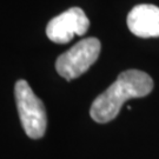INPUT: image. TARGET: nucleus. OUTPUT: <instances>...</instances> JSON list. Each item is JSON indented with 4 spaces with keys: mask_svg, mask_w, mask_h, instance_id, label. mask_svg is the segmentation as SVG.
Masks as SVG:
<instances>
[{
    "mask_svg": "<svg viewBox=\"0 0 159 159\" xmlns=\"http://www.w3.org/2000/svg\"><path fill=\"white\" fill-rule=\"evenodd\" d=\"M152 89L153 80L148 73L139 70L124 71L106 91L94 99L90 116L97 123H108L118 116L126 100L148 96Z\"/></svg>",
    "mask_w": 159,
    "mask_h": 159,
    "instance_id": "nucleus-1",
    "label": "nucleus"
},
{
    "mask_svg": "<svg viewBox=\"0 0 159 159\" xmlns=\"http://www.w3.org/2000/svg\"><path fill=\"white\" fill-rule=\"evenodd\" d=\"M19 118L26 134L32 139H40L47 126L45 106L34 94L26 80H18L14 87Z\"/></svg>",
    "mask_w": 159,
    "mask_h": 159,
    "instance_id": "nucleus-2",
    "label": "nucleus"
},
{
    "mask_svg": "<svg viewBox=\"0 0 159 159\" xmlns=\"http://www.w3.org/2000/svg\"><path fill=\"white\" fill-rule=\"evenodd\" d=\"M102 44L97 38H86L59 56L56 70L60 77L72 80L84 74L97 61Z\"/></svg>",
    "mask_w": 159,
    "mask_h": 159,
    "instance_id": "nucleus-3",
    "label": "nucleus"
},
{
    "mask_svg": "<svg viewBox=\"0 0 159 159\" xmlns=\"http://www.w3.org/2000/svg\"><path fill=\"white\" fill-rule=\"evenodd\" d=\"M90 27V20L79 7H72L53 18L46 27L48 39L56 44H67L74 35H83Z\"/></svg>",
    "mask_w": 159,
    "mask_h": 159,
    "instance_id": "nucleus-4",
    "label": "nucleus"
},
{
    "mask_svg": "<svg viewBox=\"0 0 159 159\" xmlns=\"http://www.w3.org/2000/svg\"><path fill=\"white\" fill-rule=\"evenodd\" d=\"M127 27L140 38L159 37V7L151 4L134 6L127 16Z\"/></svg>",
    "mask_w": 159,
    "mask_h": 159,
    "instance_id": "nucleus-5",
    "label": "nucleus"
}]
</instances>
